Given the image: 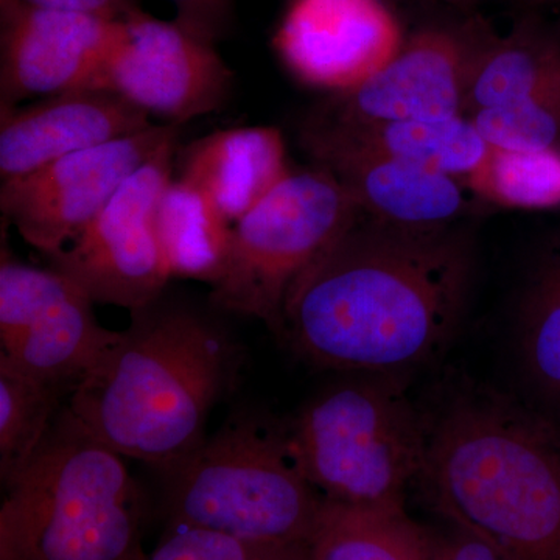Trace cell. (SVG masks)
Returning <instances> with one entry per match:
<instances>
[{
    "label": "cell",
    "instance_id": "1",
    "mask_svg": "<svg viewBox=\"0 0 560 560\" xmlns=\"http://www.w3.org/2000/svg\"><path fill=\"white\" fill-rule=\"evenodd\" d=\"M471 268L469 241L452 226H397L361 210L291 287L279 334L327 370L419 366L451 340Z\"/></svg>",
    "mask_w": 560,
    "mask_h": 560
},
{
    "label": "cell",
    "instance_id": "2",
    "mask_svg": "<svg viewBox=\"0 0 560 560\" xmlns=\"http://www.w3.org/2000/svg\"><path fill=\"white\" fill-rule=\"evenodd\" d=\"M419 485L508 560H560V425L510 394L453 381L430 411Z\"/></svg>",
    "mask_w": 560,
    "mask_h": 560
},
{
    "label": "cell",
    "instance_id": "3",
    "mask_svg": "<svg viewBox=\"0 0 560 560\" xmlns=\"http://www.w3.org/2000/svg\"><path fill=\"white\" fill-rule=\"evenodd\" d=\"M130 315L65 410L110 451L168 475L208 438L213 408L237 381L242 350L191 308L160 300Z\"/></svg>",
    "mask_w": 560,
    "mask_h": 560
},
{
    "label": "cell",
    "instance_id": "4",
    "mask_svg": "<svg viewBox=\"0 0 560 560\" xmlns=\"http://www.w3.org/2000/svg\"><path fill=\"white\" fill-rule=\"evenodd\" d=\"M5 488L0 559H145L138 544V488L124 456L77 425L65 407Z\"/></svg>",
    "mask_w": 560,
    "mask_h": 560
},
{
    "label": "cell",
    "instance_id": "5",
    "mask_svg": "<svg viewBox=\"0 0 560 560\" xmlns=\"http://www.w3.org/2000/svg\"><path fill=\"white\" fill-rule=\"evenodd\" d=\"M165 477L175 525L253 544L307 547L324 504L290 451L287 425L257 416L228 420Z\"/></svg>",
    "mask_w": 560,
    "mask_h": 560
},
{
    "label": "cell",
    "instance_id": "6",
    "mask_svg": "<svg viewBox=\"0 0 560 560\" xmlns=\"http://www.w3.org/2000/svg\"><path fill=\"white\" fill-rule=\"evenodd\" d=\"M290 451L324 500L352 506H405L422 478L423 412L394 378L324 390L287 425Z\"/></svg>",
    "mask_w": 560,
    "mask_h": 560
},
{
    "label": "cell",
    "instance_id": "7",
    "mask_svg": "<svg viewBox=\"0 0 560 560\" xmlns=\"http://www.w3.org/2000/svg\"><path fill=\"white\" fill-rule=\"evenodd\" d=\"M360 213L326 168L315 164L291 171L234 224L230 257L210 285V302L220 311L260 319L279 334L293 283Z\"/></svg>",
    "mask_w": 560,
    "mask_h": 560
},
{
    "label": "cell",
    "instance_id": "8",
    "mask_svg": "<svg viewBox=\"0 0 560 560\" xmlns=\"http://www.w3.org/2000/svg\"><path fill=\"white\" fill-rule=\"evenodd\" d=\"M119 338L120 330L102 326L94 302L72 280L24 264L2 246L0 364L72 396Z\"/></svg>",
    "mask_w": 560,
    "mask_h": 560
},
{
    "label": "cell",
    "instance_id": "9",
    "mask_svg": "<svg viewBox=\"0 0 560 560\" xmlns=\"http://www.w3.org/2000/svg\"><path fill=\"white\" fill-rule=\"evenodd\" d=\"M179 138L154 153L75 242L49 257V267L94 304L140 311L161 300L171 265L158 232L162 194L173 179Z\"/></svg>",
    "mask_w": 560,
    "mask_h": 560
},
{
    "label": "cell",
    "instance_id": "10",
    "mask_svg": "<svg viewBox=\"0 0 560 560\" xmlns=\"http://www.w3.org/2000/svg\"><path fill=\"white\" fill-rule=\"evenodd\" d=\"M180 125L149 130L79 151L0 187L3 223L49 259L68 248L108 206L120 187L168 140Z\"/></svg>",
    "mask_w": 560,
    "mask_h": 560
},
{
    "label": "cell",
    "instance_id": "11",
    "mask_svg": "<svg viewBox=\"0 0 560 560\" xmlns=\"http://www.w3.org/2000/svg\"><path fill=\"white\" fill-rule=\"evenodd\" d=\"M121 22L120 39L94 90L114 92L165 124L183 125L223 108L234 72L215 44L139 7Z\"/></svg>",
    "mask_w": 560,
    "mask_h": 560
},
{
    "label": "cell",
    "instance_id": "12",
    "mask_svg": "<svg viewBox=\"0 0 560 560\" xmlns=\"http://www.w3.org/2000/svg\"><path fill=\"white\" fill-rule=\"evenodd\" d=\"M486 36L451 27L423 28L405 39L386 68L357 90L331 94L305 124L434 121L466 116L471 70Z\"/></svg>",
    "mask_w": 560,
    "mask_h": 560
},
{
    "label": "cell",
    "instance_id": "13",
    "mask_svg": "<svg viewBox=\"0 0 560 560\" xmlns=\"http://www.w3.org/2000/svg\"><path fill=\"white\" fill-rule=\"evenodd\" d=\"M404 43L399 21L383 0H291L275 35L291 75L330 94L377 75Z\"/></svg>",
    "mask_w": 560,
    "mask_h": 560
},
{
    "label": "cell",
    "instance_id": "14",
    "mask_svg": "<svg viewBox=\"0 0 560 560\" xmlns=\"http://www.w3.org/2000/svg\"><path fill=\"white\" fill-rule=\"evenodd\" d=\"M121 31V18L0 10V109L94 90Z\"/></svg>",
    "mask_w": 560,
    "mask_h": 560
},
{
    "label": "cell",
    "instance_id": "15",
    "mask_svg": "<svg viewBox=\"0 0 560 560\" xmlns=\"http://www.w3.org/2000/svg\"><path fill=\"white\" fill-rule=\"evenodd\" d=\"M151 117L103 90L62 92L0 109V178L31 175L79 151L149 130Z\"/></svg>",
    "mask_w": 560,
    "mask_h": 560
},
{
    "label": "cell",
    "instance_id": "16",
    "mask_svg": "<svg viewBox=\"0 0 560 560\" xmlns=\"http://www.w3.org/2000/svg\"><path fill=\"white\" fill-rule=\"evenodd\" d=\"M372 219L405 228H451L478 200L466 183L366 154L331 153L315 158Z\"/></svg>",
    "mask_w": 560,
    "mask_h": 560
},
{
    "label": "cell",
    "instance_id": "17",
    "mask_svg": "<svg viewBox=\"0 0 560 560\" xmlns=\"http://www.w3.org/2000/svg\"><path fill=\"white\" fill-rule=\"evenodd\" d=\"M301 142L312 160L331 153L366 154L444 173L463 183L477 172L490 149L466 116L434 121L304 124Z\"/></svg>",
    "mask_w": 560,
    "mask_h": 560
},
{
    "label": "cell",
    "instance_id": "18",
    "mask_svg": "<svg viewBox=\"0 0 560 560\" xmlns=\"http://www.w3.org/2000/svg\"><path fill=\"white\" fill-rule=\"evenodd\" d=\"M179 178L215 202L232 224L290 175L285 140L275 127L217 130L179 147Z\"/></svg>",
    "mask_w": 560,
    "mask_h": 560
},
{
    "label": "cell",
    "instance_id": "19",
    "mask_svg": "<svg viewBox=\"0 0 560 560\" xmlns=\"http://www.w3.org/2000/svg\"><path fill=\"white\" fill-rule=\"evenodd\" d=\"M433 537L405 506H352L324 500L308 560H429Z\"/></svg>",
    "mask_w": 560,
    "mask_h": 560
},
{
    "label": "cell",
    "instance_id": "20",
    "mask_svg": "<svg viewBox=\"0 0 560 560\" xmlns=\"http://www.w3.org/2000/svg\"><path fill=\"white\" fill-rule=\"evenodd\" d=\"M559 86V40L521 27L506 38H486L471 70L464 114L469 117Z\"/></svg>",
    "mask_w": 560,
    "mask_h": 560
},
{
    "label": "cell",
    "instance_id": "21",
    "mask_svg": "<svg viewBox=\"0 0 560 560\" xmlns=\"http://www.w3.org/2000/svg\"><path fill=\"white\" fill-rule=\"evenodd\" d=\"M158 232L173 278L215 283L230 257L234 224L197 186L173 178L162 194Z\"/></svg>",
    "mask_w": 560,
    "mask_h": 560
},
{
    "label": "cell",
    "instance_id": "22",
    "mask_svg": "<svg viewBox=\"0 0 560 560\" xmlns=\"http://www.w3.org/2000/svg\"><path fill=\"white\" fill-rule=\"evenodd\" d=\"M518 359L529 388L560 420V256L545 265L523 298Z\"/></svg>",
    "mask_w": 560,
    "mask_h": 560
},
{
    "label": "cell",
    "instance_id": "23",
    "mask_svg": "<svg viewBox=\"0 0 560 560\" xmlns=\"http://www.w3.org/2000/svg\"><path fill=\"white\" fill-rule=\"evenodd\" d=\"M70 394L0 364V477L13 480L39 451Z\"/></svg>",
    "mask_w": 560,
    "mask_h": 560
},
{
    "label": "cell",
    "instance_id": "24",
    "mask_svg": "<svg viewBox=\"0 0 560 560\" xmlns=\"http://www.w3.org/2000/svg\"><path fill=\"white\" fill-rule=\"evenodd\" d=\"M478 200L508 209H547L560 205L558 150L489 149L477 172L466 180Z\"/></svg>",
    "mask_w": 560,
    "mask_h": 560
},
{
    "label": "cell",
    "instance_id": "25",
    "mask_svg": "<svg viewBox=\"0 0 560 560\" xmlns=\"http://www.w3.org/2000/svg\"><path fill=\"white\" fill-rule=\"evenodd\" d=\"M469 119L490 149H555L560 136V86L525 101L478 110Z\"/></svg>",
    "mask_w": 560,
    "mask_h": 560
},
{
    "label": "cell",
    "instance_id": "26",
    "mask_svg": "<svg viewBox=\"0 0 560 560\" xmlns=\"http://www.w3.org/2000/svg\"><path fill=\"white\" fill-rule=\"evenodd\" d=\"M143 560H308L307 547L253 544L219 530L175 525Z\"/></svg>",
    "mask_w": 560,
    "mask_h": 560
},
{
    "label": "cell",
    "instance_id": "27",
    "mask_svg": "<svg viewBox=\"0 0 560 560\" xmlns=\"http://www.w3.org/2000/svg\"><path fill=\"white\" fill-rule=\"evenodd\" d=\"M176 22L198 38L217 43L231 24L232 0H171Z\"/></svg>",
    "mask_w": 560,
    "mask_h": 560
},
{
    "label": "cell",
    "instance_id": "28",
    "mask_svg": "<svg viewBox=\"0 0 560 560\" xmlns=\"http://www.w3.org/2000/svg\"><path fill=\"white\" fill-rule=\"evenodd\" d=\"M138 0H0V10H51L120 20Z\"/></svg>",
    "mask_w": 560,
    "mask_h": 560
},
{
    "label": "cell",
    "instance_id": "29",
    "mask_svg": "<svg viewBox=\"0 0 560 560\" xmlns=\"http://www.w3.org/2000/svg\"><path fill=\"white\" fill-rule=\"evenodd\" d=\"M445 560H508L488 540L453 525L451 536L438 539Z\"/></svg>",
    "mask_w": 560,
    "mask_h": 560
},
{
    "label": "cell",
    "instance_id": "30",
    "mask_svg": "<svg viewBox=\"0 0 560 560\" xmlns=\"http://www.w3.org/2000/svg\"><path fill=\"white\" fill-rule=\"evenodd\" d=\"M429 560H445L444 552H442L440 544H438V539H434V537Z\"/></svg>",
    "mask_w": 560,
    "mask_h": 560
},
{
    "label": "cell",
    "instance_id": "31",
    "mask_svg": "<svg viewBox=\"0 0 560 560\" xmlns=\"http://www.w3.org/2000/svg\"><path fill=\"white\" fill-rule=\"evenodd\" d=\"M533 5H551V3H560V0H526Z\"/></svg>",
    "mask_w": 560,
    "mask_h": 560
},
{
    "label": "cell",
    "instance_id": "32",
    "mask_svg": "<svg viewBox=\"0 0 560 560\" xmlns=\"http://www.w3.org/2000/svg\"><path fill=\"white\" fill-rule=\"evenodd\" d=\"M448 2H455V3H458V2H467V0H448Z\"/></svg>",
    "mask_w": 560,
    "mask_h": 560
}]
</instances>
